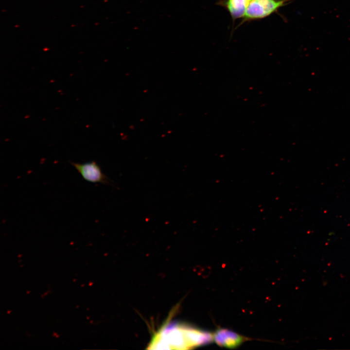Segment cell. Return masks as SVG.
<instances>
[{"instance_id": "6da1fadb", "label": "cell", "mask_w": 350, "mask_h": 350, "mask_svg": "<svg viewBox=\"0 0 350 350\" xmlns=\"http://www.w3.org/2000/svg\"><path fill=\"white\" fill-rule=\"evenodd\" d=\"M212 342V332L185 323L167 321L153 335L147 349L187 350Z\"/></svg>"}, {"instance_id": "7a4b0ae2", "label": "cell", "mask_w": 350, "mask_h": 350, "mask_svg": "<svg viewBox=\"0 0 350 350\" xmlns=\"http://www.w3.org/2000/svg\"><path fill=\"white\" fill-rule=\"evenodd\" d=\"M292 0H250L245 11L244 20L266 18Z\"/></svg>"}, {"instance_id": "3957f363", "label": "cell", "mask_w": 350, "mask_h": 350, "mask_svg": "<svg viewBox=\"0 0 350 350\" xmlns=\"http://www.w3.org/2000/svg\"><path fill=\"white\" fill-rule=\"evenodd\" d=\"M85 180L92 183L113 185V181L105 175L94 161L85 163L70 161Z\"/></svg>"}, {"instance_id": "277c9868", "label": "cell", "mask_w": 350, "mask_h": 350, "mask_svg": "<svg viewBox=\"0 0 350 350\" xmlns=\"http://www.w3.org/2000/svg\"><path fill=\"white\" fill-rule=\"evenodd\" d=\"M212 335L213 342L218 346L228 349L237 348L249 339L233 331L222 328H217Z\"/></svg>"}, {"instance_id": "5b68a950", "label": "cell", "mask_w": 350, "mask_h": 350, "mask_svg": "<svg viewBox=\"0 0 350 350\" xmlns=\"http://www.w3.org/2000/svg\"><path fill=\"white\" fill-rule=\"evenodd\" d=\"M250 0H223L220 4L229 12L233 19L244 17Z\"/></svg>"}]
</instances>
